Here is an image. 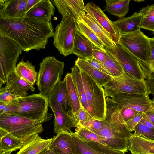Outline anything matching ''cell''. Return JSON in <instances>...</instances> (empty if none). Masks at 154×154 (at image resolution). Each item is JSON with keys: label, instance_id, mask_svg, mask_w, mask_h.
I'll return each mask as SVG.
<instances>
[{"label": "cell", "instance_id": "obj_28", "mask_svg": "<svg viewBox=\"0 0 154 154\" xmlns=\"http://www.w3.org/2000/svg\"><path fill=\"white\" fill-rule=\"evenodd\" d=\"M53 112L54 116V133L57 134L62 131L70 133L72 132L71 128L75 127L70 116L61 109Z\"/></svg>", "mask_w": 154, "mask_h": 154}, {"label": "cell", "instance_id": "obj_54", "mask_svg": "<svg viewBox=\"0 0 154 154\" xmlns=\"http://www.w3.org/2000/svg\"><path fill=\"white\" fill-rule=\"evenodd\" d=\"M153 75H154V74H153Z\"/></svg>", "mask_w": 154, "mask_h": 154}, {"label": "cell", "instance_id": "obj_12", "mask_svg": "<svg viewBox=\"0 0 154 154\" xmlns=\"http://www.w3.org/2000/svg\"><path fill=\"white\" fill-rule=\"evenodd\" d=\"M111 99L121 106L142 113L154 107V97L151 100L149 95L120 93L114 95Z\"/></svg>", "mask_w": 154, "mask_h": 154}, {"label": "cell", "instance_id": "obj_8", "mask_svg": "<svg viewBox=\"0 0 154 154\" xmlns=\"http://www.w3.org/2000/svg\"><path fill=\"white\" fill-rule=\"evenodd\" d=\"M106 122L103 128L96 134L101 136L108 147L126 152L128 148V138L131 133L125 124L111 121L105 118Z\"/></svg>", "mask_w": 154, "mask_h": 154}, {"label": "cell", "instance_id": "obj_6", "mask_svg": "<svg viewBox=\"0 0 154 154\" xmlns=\"http://www.w3.org/2000/svg\"><path fill=\"white\" fill-rule=\"evenodd\" d=\"M103 87L106 97H112L120 93L146 95L150 94L145 79H139L125 72L119 76L113 78Z\"/></svg>", "mask_w": 154, "mask_h": 154}, {"label": "cell", "instance_id": "obj_44", "mask_svg": "<svg viewBox=\"0 0 154 154\" xmlns=\"http://www.w3.org/2000/svg\"><path fill=\"white\" fill-rule=\"evenodd\" d=\"M85 60L94 68L103 73L110 75L109 72L101 64L94 58Z\"/></svg>", "mask_w": 154, "mask_h": 154}, {"label": "cell", "instance_id": "obj_3", "mask_svg": "<svg viewBox=\"0 0 154 154\" xmlns=\"http://www.w3.org/2000/svg\"><path fill=\"white\" fill-rule=\"evenodd\" d=\"M64 66V62L53 56L43 59L39 64L36 81L39 93L48 99L56 85L61 81Z\"/></svg>", "mask_w": 154, "mask_h": 154}, {"label": "cell", "instance_id": "obj_52", "mask_svg": "<svg viewBox=\"0 0 154 154\" xmlns=\"http://www.w3.org/2000/svg\"><path fill=\"white\" fill-rule=\"evenodd\" d=\"M135 1L137 2H143L144 1V0H135Z\"/></svg>", "mask_w": 154, "mask_h": 154}, {"label": "cell", "instance_id": "obj_34", "mask_svg": "<svg viewBox=\"0 0 154 154\" xmlns=\"http://www.w3.org/2000/svg\"><path fill=\"white\" fill-rule=\"evenodd\" d=\"M77 21L78 29L98 48L105 52V47L94 33L85 24L82 19Z\"/></svg>", "mask_w": 154, "mask_h": 154}, {"label": "cell", "instance_id": "obj_33", "mask_svg": "<svg viewBox=\"0 0 154 154\" xmlns=\"http://www.w3.org/2000/svg\"><path fill=\"white\" fill-rule=\"evenodd\" d=\"M105 49L106 60L103 63L101 64L113 78L120 76L124 73V71L114 57L107 49L105 48Z\"/></svg>", "mask_w": 154, "mask_h": 154}, {"label": "cell", "instance_id": "obj_41", "mask_svg": "<svg viewBox=\"0 0 154 154\" xmlns=\"http://www.w3.org/2000/svg\"><path fill=\"white\" fill-rule=\"evenodd\" d=\"M106 122V120L105 119L103 120L93 119L86 128L96 133L103 128Z\"/></svg>", "mask_w": 154, "mask_h": 154}, {"label": "cell", "instance_id": "obj_10", "mask_svg": "<svg viewBox=\"0 0 154 154\" xmlns=\"http://www.w3.org/2000/svg\"><path fill=\"white\" fill-rule=\"evenodd\" d=\"M78 29L77 21L70 17L62 18L55 28L53 44L65 57L72 54L74 38Z\"/></svg>", "mask_w": 154, "mask_h": 154}, {"label": "cell", "instance_id": "obj_39", "mask_svg": "<svg viewBox=\"0 0 154 154\" xmlns=\"http://www.w3.org/2000/svg\"><path fill=\"white\" fill-rule=\"evenodd\" d=\"M20 97L9 91L5 86L0 88V102L10 104Z\"/></svg>", "mask_w": 154, "mask_h": 154}, {"label": "cell", "instance_id": "obj_36", "mask_svg": "<svg viewBox=\"0 0 154 154\" xmlns=\"http://www.w3.org/2000/svg\"><path fill=\"white\" fill-rule=\"evenodd\" d=\"M69 115L71 118L75 127L87 128L94 119L81 106L76 115H74L72 112Z\"/></svg>", "mask_w": 154, "mask_h": 154}, {"label": "cell", "instance_id": "obj_1", "mask_svg": "<svg viewBox=\"0 0 154 154\" xmlns=\"http://www.w3.org/2000/svg\"><path fill=\"white\" fill-rule=\"evenodd\" d=\"M54 33L51 22L26 16L18 19H0V35L14 40L23 51L45 49Z\"/></svg>", "mask_w": 154, "mask_h": 154}, {"label": "cell", "instance_id": "obj_22", "mask_svg": "<svg viewBox=\"0 0 154 154\" xmlns=\"http://www.w3.org/2000/svg\"><path fill=\"white\" fill-rule=\"evenodd\" d=\"M128 150L132 154H154V141L131 134L128 138Z\"/></svg>", "mask_w": 154, "mask_h": 154}, {"label": "cell", "instance_id": "obj_24", "mask_svg": "<svg viewBox=\"0 0 154 154\" xmlns=\"http://www.w3.org/2000/svg\"><path fill=\"white\" fill-rule=\"evenodd\" d=\"M55 8L51 1L40 0L26 13V16L49 22L54 15Z\"/></svg>", "mask_w": 154, "mask_h": 154}, {"label": "cell", "instance_id": "obj_14", "mask_svg": "<svg viewBox=\"0 0 154 154\" xmlns=\"http://www.w3.org/2000/svg\"><path fill=\"white\" fill-rule=\"evenodd\" d=\"M49 107L52 112L61 109L69 114L71 111L65 81L58 82L48 99Z\"/></svg>", "mask_w": 154, "mask_h": 154}, {"label": "cell", "instance_id": "obj_19", "mask_svg": "<svg viewBox=\"0 0 154 154\" xmlns=\"http://www.w3.org/2000/svg\"><path fill=\"white\" fill-rule=\"evenodd\" d=\"M52 140L42 139L38 134H33L23 143L16 154H39L49 149Z\"/></svg>", "mask_w": 154, "mask_h": 154}, {"label": "cell", "instance_id": "obj_51", "mask_svg": "<svg viewBox=\"0 0 154 154\" xmlns=\"http://www.w3.org/2000/svg\"><path fill=\"white\" fill-rule=\"evenodd\" d=\"M13 151V150L2 151L0 152V154H10Z\"/></svg>", "mask_w": 154, "mask_h": 154}, {"label": "cell", "instance_id": "obj_23", "mask_svg": "<svg viewBox=\"0 0 154 154\" xmlns=\"http://www.w3.org/2000/svg\"><path fill=\"white\" fill-rule=\"evenodd\" d=\"M92 30L104 45L105 48L113 49L116 45L109 34L88 13L85 12L82 19Z\"/></svg>", "mask_w": 154, "mask_h": 154}, {"label": "cell", "instance_id": "obj_35", "mask_svg": "<svg viewBox=\"0 0 154 154\" xmlns=\"http://www.w3.org/2000/svg\"><path fill=\"white\" fill-rule=\"evenodd\" d=\"M143 14L140 29L154 30V4L142 8L139 11Z\"/></svg>", "mask_w": 154, "mask_h": 154}, {"label": "cell", "instance_id": "obj_27", "mask_svg": "<svg viewBox=\"0 0 154 154\" xmlns=\"http://www.w3.org/2000/svg\"><path fill=\"white\" fill-rule=\"evenodd\" d=\"M71 73L81 106L91 116L83 85L81 69L75 64L71 68Z\"/></svg>", "mask_w": 154, "mask_h": 154}, {"label": "cell", "instance_id": "obj_46", "mask_svg": "<svg viewBox=\"0 0 154 154\" xmlns=\"http://www.w3.org/2000/svg\"><path fill=\"white\" fill-rule=\"evenodd\" d=\"M143 116L139 122L142 123L147 127L154 129V126L148 118L143 113Z\"/></svg>", "mask_w": 154, "mask_h": 154}, {"label": "cell", "instance_id": "obj_15", "mask_svg": "<svg viewBox=\"0 0 154 154\" xmlns=\"http://www.w3.org/2000/svg\"><path fill=\"white\" fill-rule=\"evenodd\" d=\"M79 154H126L100 143L87 141L75 133H71Z\"/></svg>", "mask_w": 154, "mask_h": 154}, {"label": "cell", "instance_id": "obj_25", "mask_svg": "<svg viewBox=\"0 0 154 154\" xmlns=\"http://www.w3.org/2000/svg\"><path fill=\"white\" fill-rule=\"evenodd\" d=\"M143 17L141 13L136 12L130 16L119 19L113 23L121 33L130 32L140 29Z\"/></svg>", "mask_w": 154, "mask_h": 154}, {"label": "cell", "instance_id": "obj_21", "mask_svg": "<svg viewBox=\"0 0 154 154\" xmlns=\"http://www.w3.org/2000/svg\"><path fill=\"white\" fill-rule=\"evenodd\" d=\"M95 46L78 29L75 36L72 54L79 58L86 60L93 58V50Z\"/></svg>", "mask_w": 154, "mask_h": 154}, {"label": "cell", "instance_id": "obj_13", "mask_svg": "<svg viewBox=\"0 0 154 154\" xmlns=\"http://www.w3.org/2000/svg\"><path fill=\"white\" fill-rule=\"evenodd\" d=\"M84 10L109 34L116 45L118 43L121 35L120 31L99 7L93 2H89L85 5Z\"/></svg>", "mask_w": 154, "mask_h": 154}, {"label": "cell", "instance_id": "obj_48", "mask_svg": "<svg viewBox=\"0 0 154 154\" xmlns=\"http://www.w3.org/2000/svg\"><path fill=\"white\" fill-rule=\"evenodd\" d=\"M151 108L143 113L149 119L154 126V108Z\"/></svg>", "mask_w": 154, "mask_h": 154}, {"label": "cell", "instance_id": "obj_50", "mask_svg": "<svg viewBox=\"0 0 154 154\" xmlns=\"http://www.w3.org/2000/svg\"><path fill=\"white\" fill-rule=\"evenodd\" d=\"M39 154H58L53 150L48 149L42 152Z\"/></svg>", "mask_w": 154, "mask_h": 154}, {"label": "cell", "instance_id": "obj_17", "mask_svg": "<svg viewBox=\"0 0 154 154\" xmlns=\"http://www.w3.org/2000/svg\"><path fill=\"white\" fill-rule=\"evenodd\" d=\"M28 0H0V19H18L26 16Z\"/></svg>", "mask_w": 154, "mask_h": 154}, {"label": "cell", "instance_id": "obj_9", "mask_svg": "<svg viewBox=\"0 0 154 154\" xmlns=\"http://www.w3.org/2000/svg\"><path fill=\"white\" fill-rule=\"evenodd\" d=\"M150 38L139 29L121 33L118 43L139 60L149 66L150 55Z\"/></svg>", "mask_w": 154, "mask_h": 154}, {"label": "cell", "instance_id": "obj_42", "mask_svg": "<svg viewBox=\"0 0 154 154\" xmlns=\"http://www.w3.org/2000/svg\"><path fill=\"white\" fill-rule=\"evenodd\" d=\"M93 58L100 63H103L106 59V52L94 46L93 50Z\"/></svg>", "mask_w": 154, "mask_h": 154}, {"label": "cell", "instance_id": "obj_20", "mask_svg": "<svg viewBox=\"0 0 154 154\" xmlns=\"http://www.w3.org/2000/svg\"><path fill=\"white\" fill-rule=\"evenodd\" d=\"M5 87L9 91L20 97L28 96L27 91L33 92L35 88L33 85L15 72L10 75Z\"/></svg>", "mask_w": 154, "mask_h": 154}, {"label": "cell", "instance_id": "obj_11", "mask_svg": "<svg viewBox=\"0 0 154 154\" xmlns=\"http://www.w3.org/2000/svg\"><path fill=\"white\" fill-rule=\"evenodd\" d=\"M107 50L114 57L124 72L139 79H146V65L119 43L115 48Z\"/></svg>", "mask_w": 154, "mask_h": 154}, {"label": "cell", "instance_id": "obj_47", "mask_svg": "<svg viewBox=\"0 0 154 154\" xmlns=\"http://www.w3.org/2000/svg\"><path fill=\"white\" fill-rule=\"evenodd\" d=\"M11 110L10 104L0 102V114L3 113L10 114Z\"/></svg>", "mask_w": 154, "mask_h": 154}, {"label": "cell", "instance_id": "obj_55", "mask_svg": "<svg viewBox=\"0 0 154 154\" xmlns=\"http://www.w3.org/2000/svg\"></svg>", "mask_w": 154, "mask_h": 154}, {"label": "cell", "instance_id": "obj_32", "mask_svg": "<svg viewBox=\"0 0 154 154\" xmlns=\"http://www.w3.org/2000/svg\"><path fill=\"white\" fill-rule=\"evenodd\" d=\"M0 152L20 149L23 143L18 138L0 128Z\"/></svg>", "mask_w": 154, "mask_h": 154}, {"label": "cell", "instance_id": "obj_53", "mask_svg": "<svg viewBox=\"0 0 154 154\" xmlns=\"http://www.w3.org/2000/svg\"><path fill=\"white\" fill-rule=\"evenodd\" d=\"M152 32L153 34V36L152 38H154V30L153 31H152Z\"/></svg>", "mask_w": 154, "mask_h": 154}, {"label": "cell", "instance_id": "obj_26", "mask_svg": "<svg viewBox=\"0 0 154 154\" xmlns=\"http://www.w3.org/2000/svg\"><path fill=\"white\" fill-rule=\"evenodd\" d=\"M75 64L81 70L93 77L102 86L113 78L110 75L94 68L85 60L78 58L75 61Z\"/></svg>", "mask_w": 154, "mask_h": 154}, {"label": "cell", "instance_id": "obj_30", "mask_svg": "<svg viewBox=\"0 0 154 154\" xmlns=\"http://www.w3.org/2000/svg\"><path fill=\"white\" fill-rule=\"evenodd\" d=\"M130 0H106V6L103 11L118 17L119 19L126 15L129 10Z\"/></svg>", "mask_w": 154, "mask_h": 154}, {"label": "cell", "instance_id": "obj_5", "mask_svg": "<svg viewBox=\"0 0 154 154\" xmlns=\"http://www.w3.org/2000/svg\"><path fill=\"white\" fill-rule=\"evenodd\" d=\"M81 72L91 116L94 119L103 120L106 113L104 89L91 76L81 70Z\"/></svg>", "mask_w": 154, "mask_h": 154}, {"label": "cell", "instance_id": "obj_2", "mask_svg": "<svg viewBox=\"0 0 154 154\" xmlns=\"http://www.w3.org/2000/svg\"><path fill=\"white\" fill-rule=\"evenodd\" d=\"M10 114L41 122H46L51 119L52 115L48 112V99L40 93H34L17 98L10 104Z\"/></svg>", "mask_w": 154, "mask_h": 154}, {"label": "cell", "instance_id": "obj_7", "mask_svg": "<svg viewBox=\"0 0 154 154\" xmlns=\"http://www.w3.org/2000/svg\"><path fill=\"white\" fill-rule=\"evenodd\" d=\"M22 50L14 40L0 35V88L6 84L11 74L14 72Z\"/></svg>", "mask_w": 154, "mask_h": 154}, {"label": "cell", "instance_id": "obj_4", "mask_svg": "<svg viewBox=\"0 0 154 154\" xmlns=\"http://www.w3.org/2000/svg\"><path fill=\"white\" fill-rule=\"evenodd\" d=\"M0 128L23 142L32 135L39 134L44 131L41 122L7 113L0 114Z\"/></svg>", "mask_w": 154, "mask_h": 154}, {"label": "cell", "instance_id": "obj_38", "mask_svg": "<svg viewBox=\"0 0 154 154\" xmlns=\"http://www.w3.org/2000/svg\"><path fill=\"white\" fill-rule=\"evenodd\" d=\"M134 134L154 141V129L139 122L135 126Z\"/></svg>", "mask_w": 154, "mask_h": 154}, {"label": "cell", "instance_id": "obj_43", "mask_svg": "<svg viewBox=\"0 0 154 154\" xmlns=\"http://www.w3.org/2000/svg\"><path fill=\"white\" fill-rule=\"evenodd\" d=\"M150 55L149 66L152 74H154V38H150Z\"/></svg>", "mask_w": 154, "mask_h": 154}, {"label": "cell", "instance_id": "obj_37", "mask_svg": "<svg viewBox=\"0 0 154 154\" xmlns=\"http://www.w3.org/2000/svg\"><path fill=\"white\" fill-rule=\"evenodd\" d=\"M75 130V133L87 141L97 142L105 145L101 136L86 128H76Z\"/></svg>", "mask_w": 154, "mask_h": 154}, {"label": "cell", "instance_id": "obj_45", "mask_svg": "<svg viewBox=\"0 0 154 154\" xmlns=\"http://www.w3.org/2000/svg\"><path fill=\"white\" fill-rule=\"evenodd\" d=\"M150 94L154 97V76L153 74L148 75L145 79Z\"/></svg>", "mask_w": 154, "mask_h": 154}, {"label": "cell", "instance_id": "obj_16", "mask_svg": "<svg viewBox=\"0 0 154 154\" xmlns=\"http://www.w3.org/2000/svg\"><path fill=\"white\" fill-rule=\"evenodd\" d=\"M62 18L72 17L77 21L82 19L85 12L83 0H51Z\"/></svg>", "mask_w": 154, "mask_h": 154}, {"label": "cell", "instance_id": "obj_18", "mask_svg": "<svg viewBox=\"0 0 154 154\" xmlns=\"http://www.w3.org/2000/svg\"><path fill=\"white\" fill-rule=\"evenodd\" d=\"M49 149L58 154H79L71 133L63 131L54 136Z\"/></svg>", "mask_w": 154, "mask_h": 154}, {"label": "cell", "instance_id": "obj_40", "mask_svg": "<svg viewBox=\"0 0 154 154\" xmlns=\"http://www.w3.org/2000/svg\"><path fill=\"white\" fill-rule=\"evenodd\" d=\"M143 115V113L138 112L134 117L126 122L125 125L127 129L130 132L134 131L135 126L139 123Z\"/></svg>", "mask_w": 154, "mask_h": 154}, {"label": "cell", "instance_id": "obj_29", "mask_svg": "<svg viewBox=\"0 0 154 154\" xmlns=\"http://www.w3.org/2000/svg\"><path fill=\"white\" fill-rule=\"evenodd\" d=\"M15 72L33 85L36 81L38 72L35 66L29 60L25 61L23 58L17 64Z\"/></svg>", "mask_w": 154, "mask_h": 154}, {"label": "cell", "instance_id": "obj_49", "mask_svg": "<svg viewBox=\"0 0 154 154\" xmlns=\"http://www.w3.org/2000/svg\"><path fill=\"white\" fill-rule=\"evenodd\" d=\"M40 1V0H28L26 7V13Z\"/></svg>", "mask_w": 154, "mask_h": 154}, {"label": "cell", "instance_id": "obj_31", "mask_svg": "<svg viewBox=\"0 0 154 154\" xmlns=\"http://www.w3.org/2000/svg\"><path fill=\"white\" fill-rule=\"evenodd\" d=\"M64 79L66 83L71 111L74 115H76L79 110L81 105L71 73H67Z\"/></svg>", "mask_w": 154, "mask_h": 154}]
</instances>
